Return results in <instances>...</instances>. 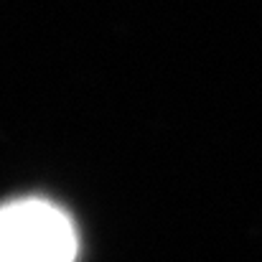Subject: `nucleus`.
Here are the masks:
<instances>
[{
  "mask_svg": "<svg viewBox=\"0 0 262 262\" xmlns=\"http://www.w3.org/2000/svg\"><path fill=\"white\" fill-rule=\"evenodd\" d=\"M79 237L72 216L49 199L0 204V262H77Z\"/></svg>",
  "mask_w": 262,
  "mask_h": 262,
  "instance_id": "f257e3e1",
  "label": "nucleus"
}]
</instances>
